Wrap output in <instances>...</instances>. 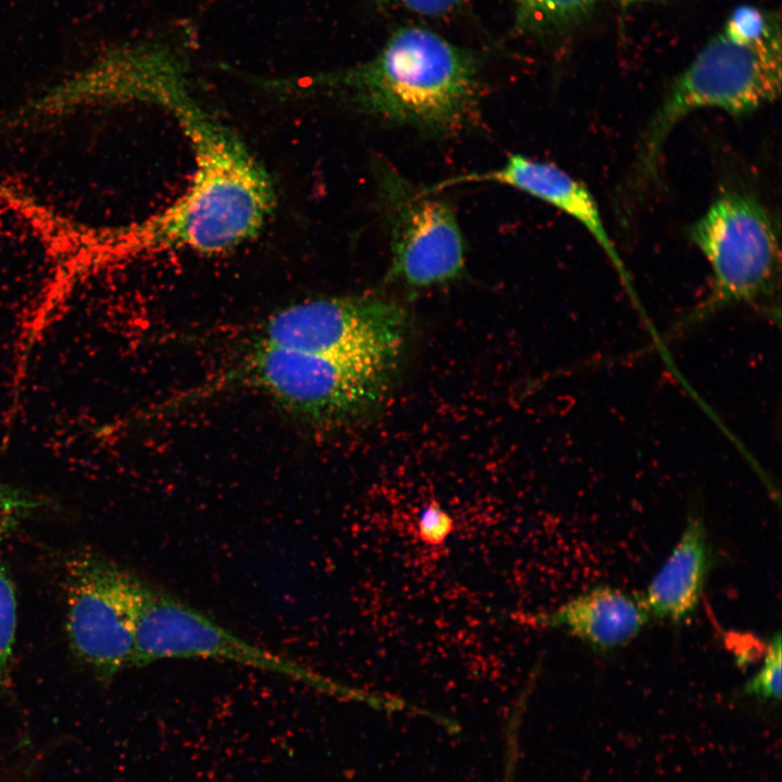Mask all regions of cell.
Returning a JSON list of instances; mask_svg holds the SVG:
<instances>
[{
	"label": "cell",
	"mask_w": 782,
	"mask_h": 782,
	"mask_svg": "<svg viewBox=\"0 0 782 782\" xmlns=\"http://www.w3.org/2000/svg\"><path fill=\"white\" fill-rule=\"evenodd\" d=\"M174 118L192 149V179L173 203L124 232V257L227 251L258 235L274 209L269 175L234 130L199 102Z\"/></svg>",
	"instance_id": "1"
},
{
	"label": "cell",
	"mask_w": 782,
	"mask_h": 782,
	"mask_svg": "<svg viewBox=\"0 0 782 782\" xmlns=\"http://www.w3.org/2000/svg\"><path fill=\"white\" fill-rule=\"evenodd\" d=\"M318 81L356 110L399 126L445 134L463 129L478 114L476 61L420 26L399 29L373 59Z\"/></svg>",
	"instance_id": "2"
},
{
	"label": "cell",
	"mask_w": 782,
	"mask_h": 782,
	"mask_svg": "<svg viewBox=\"0 0 782 782\" xmlns=\"http://www.w3.org/2000/svg\"><path fill=\"white\" fill-rule=\"evenodd\" d=\"M780 92V34L743 41L721 31L680 73L648 121L635 156L634 185L643 188L658 177L667 138L691 113L716 109L744 116L771 103Z\"/></svg>",
	"instance_id": "3"
},
{
	"label": "cell",
	"mask_w": 782,
	"mask_h": 782,
	"mask_svg": "<svg viewBox=\"0 0 782 782\" xmlns=\"http://www.w3.org/2000/svg\"><path fill=\"white\" fill-rule=\"evenodd\" d=\"M711 270L707 297L673 328L678 333L736 304H761L778 288L780 243L765 205L747 191L719 193L690 228Z\"/></svg>",
	"instance_id": "4"
},
{
	"label": "cell",
	"mask_w": 782,
	"mask_h": 782,
	"mask_svg": "<svg viewBox=\"0 0 782 782\" xmlns=\"http://www.w3.org/2000/svg\"><path fill=\"white\" fill-rule=\"evenodd\" d=\"M395 366L253 344L230 374L303 421L335 424L381 399Z\"/></svg>",
	"instance_id": "5"
},
{
	"label": "cell",
	"mask_w": 782,
	"mask_h": 782,
	"mask_svg": "<svg viewBox=\"0 0 782 782\" xmlns=\"http://www.w3.org/2000/svg\"><path fill=\"white\" fill-rule=\"evenodd\" d=\"M172 658L224 660L282 676L330 695L357 701L368 697L242 639L182 600L147 583L135 620L131 667Z\"/></svg>",
	"instance_id": "6"
},
{
	"label": "cell",
	"mask_w": 782,
	"mask_h": 782,
	"mask_svg": "<svg viewBox=\"0 0 782 782\" xmlns=\"http://www.w3.org/2000/svg\"><path fill=\"white\" fill-rule=\"evenodd\" d=\"M405 329L404 310L388 299L319 298L270 315L254 344L395 366Z\"/></svg>",
	"instance_id": "7"
},
{
	"label": "cell",
	"mask_w": 782,
	"mask_h": 782,
	"mask_svg": "<svg viewBox=\"0 0 782 782\" xmlns=\"http://www.w3.org/2000/svg\"><path fill=\"white\" fill-rule=\"evenodd\" d=\"M147 583L97 553L79 554L67 566L71 647L103 680L131 667L135 620Z\"/></svg>",
	"instance_id": "8"
},
{
	"label": "cell",
	"mask_w": 782,
	"mask_h": 782,
	"mask_svg": "<svg viewBox=\"0 0 782 782\" xmlns=\"http://www.w3.org/2000/svg\"><path fill=\"white\" fill-rule=\"evenodd\" d=\"M376 177L390 237L388 277L411 287H429L459 277L466 251L452 206L387 164L377 165Z\"/></svg>",
	"instance_id": "9"
},
{
	"label": "cell",
	"mask_w": 782,
	"mask_h": 782,
	"mask_svg": "<svg viewBox=\"0 0 782 782\" xmlns=\"http://www.w3.org/2000/svg\"><path fill=\"white\" fill-rule=\"evenodd\" d=\"M465 182H496L541 200L577 220L598 244L619 279L636 301L634 287L618 249L606 230L600 207L591 191L566 171L550 162L522 154H512L494 169L444 179L426 187L437 193L446 187Z\"/></svg>",
	"instance_id": "10"
},
{
	"label": "cell",
	"mask_w": 782,
	"mask_h": 782,
	"mask_svg": "<svg viewBox=\"0 0 782 782\" xmlns=\"http://www.w3.org/2000/svg\"><path fill=\"white\" fill-rule=\"evenodd\" d=\"M641 600L608 585H597L556 610L534 617L537 625L560 628L602 651L625 646L647 623Z\"/></svg>",
	"instance_id": "11"
},
{
	"label": "cell",
	"mask_w": 782,
	"mask_h": 782,
	"mask_svg": "<svg viewBox=\"0 0 782 782\" xmlns=\"http://www.w3.org/2000/svg\"><path fill=\"white\" fill-rule=\"evenodd\" d=\"M708 539L702 517L691 514L641 598L649 617L681 622L694 613L711 564Z\"/></svg>",
	"instance_id": "12"
},
{
	"label": "cell",
	"mask_w": 782,
	"mask_h": 782,
	"mask_svg": "<svg viewBox=\"0 0 782 782\" xmlns=\"http://www.w3.org/2000/svg\"><path fill=\"white\" fill-rule=\"evenodd\" d=\"M521 15L537 24H565L586 14L595 0H516Z\"/></svg>",
	"instance_id": "13"
},
{
	"label": "cell",
	"mask_w": 782,
	"mask_h": 782,
	"mask_svg": "<svg viewBox=\"0 0 782 782\" xmlns=\"http://www.w3.org/2000/svg\"><path fill=\"white\" fill-rule=\"evenodd\" d=\"M781 635L777 632L770 640L759 670L743 686V694L764 701L781 697Z\"/></svg>",
	"instance_id": "14"
},
{
	"label": "cell",
	"mask_w": 782,
	"mask_h": 782,
	"mask_svg": "<svg viewBox=\"0 0 782 782\" xmlns=\"http://www.w3.org/2000/svg\"><path fill=\"white\" fill-rule=\"evenodd\" d=\"M16 596L12 581L0 566V682L9 671L16 631Z\"/></svg>",
	"instance_id": "15"
},
{
	"label": "cell",
	"mask_w": 782,
	"mask_h": 782,
	"mask_svg": "<svg viewBox=\"0 0 782 782\" xmlns=\"http://www.w3.org/2000/svg\"><path fill=\"white\" fill-rule=\"evenodd\" d=\"M722 31L743 41L761 40L780 34L772 20L764 11L752 5L735 9Z\"/></svg>",
	"instance_id": "16"
},
{
	"label": "cell",
	"mask_w": 782,
	"mask_h": 782,
	"mask_svg": "<svg viewBox=\"0 0 782 782\" xmlns=\"http://www.w3.org/2000/svg\"><path fill=\"white\" fill-rule=\"evenodd\" d=\"M41 504L29 492L0 481V534L15 528Z\"/></svg>",
	"instance_id": "17"
},
{
	"label": "cell",
	"mask_w": 782,
	"mask_h": 782,
	"mask_svg": "<svg viewBox=\"0 0 782 782\" xmlns=\"http://www.w3.org/2000/svg\"><path fill=\"white\" fill-rule=\"evenodd\" d=\"M417 538L427 546H441L454 531L451 515L432 500L426 504L417 518Z\"/></svg>",
	"instance_id": "18"
},
{
	"label": "cell",
	"mask_w": 782,
	"mask_h": 782,
	"mask_svg": "<svg viewBox=\"0 0 782 782\" xmlns=\"http://www.w3.org/2000/svg\"><path fill=\"white\" fill-rule=\"evenodd\" d=\"M422 16H443L456 10L464 0H381Z\"/></svg>",
	"instance_id": "19"
},
{
	"label": "cell",
	"mask_w": 782,
	"mask_h": 782,
	"mask_svg": "<svg viewBox=\"0 0 782 782\" xmlns=\"http://www.w3.org/2000/svg\"><path fill=\"white\" fill-rule=\"evenodd\" d=\"M619 1L634 3V2H644V1H651V0H619Z\"/></svg>",
	"instance_id": "20"
}]
</instances>
